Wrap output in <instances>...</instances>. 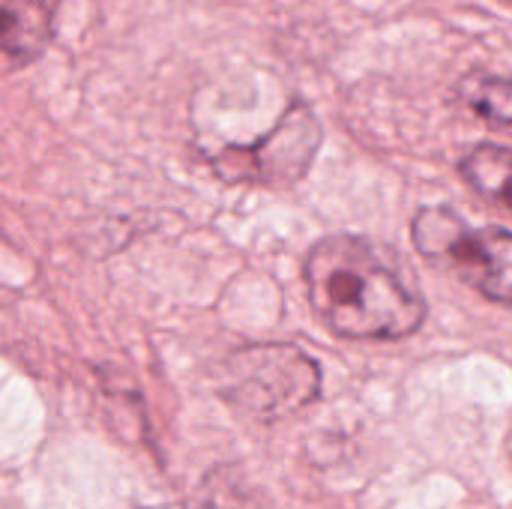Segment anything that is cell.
Here are the masks:
<instances>
[{
	"instance_id": "6da1fadb",
	"label": "cell",
	"mask_w": 512,
	"mask_h": 509,
	"mask_svg": "<svg viewBox=\"0 0 512 509\" xmlns=\"http://www.w3.org/2000/svg\"><path fill=\"white\" fill-rule=\"evenodd\" d=\"M306 288L315 315L345 339H405L426 321V300L402 258L363 237L315 243Z\"/></svg>"
},
{
	"instance_id": "7a4b0ae2",
	"label": "cell",
	"mask_w": 512,
	"mask_h": 509,
	"mask_svg": "<svg viewBox=\"0 0 512 509\" xmlns=\"http://www.w3.org/2000/svg\"><path fill=\"white\" fill-rule=\"evenodd\" d=\"M216 393L243 417L279 420L321 393V369L297 345H249L219 366Z\"/></svg>"
},
{
	"instance_id": "3957f363",
	"label": "cell",
	"mask_w": 512,
	"mask_h": 509,
	"mask_svg": "<svg viewBox=\"0 0 512 509\" xmlns=\"http://www.w3.org/2000/svg\"><path fill=\"white\" fill-rule=\"evenodd\" d=\"M414 243L483 297L495 303L510 300L512 237L507 228H468L453 210L426 207L414 216Z\"/></svg>"
},
{
	"instance_id": "277c9868",
	"label": "cell",
	"mask_w": 512,
	"mask_h": 509,
	"mask_svg": "<svg viewBox=\"0 0 512 509\" xmlns=\"http://www.w3.org/2000/svg\"><path fill=\"white\" fill-rule=\"evenodd\" d=\"M321 147V126L315 114L294 102L273 132H267L252 147H228L213 165L228 180H258L267 186H291L312 165Z\"/></svg>"
},
{
	"instance_id": "5b68a950",
	"label": "cell",
	"mask_w": 512,
	"mask_h": 509,
	"mask_svg": "<svg viewBox=\"0 0 512 509\" xmlns=\"http://www.w3.org/2000/svg\"><path fill=\"white\" fill-rule=\"evenodd\" d=\"M54 12L48 0H0V54L12 66L33 63L51 42Z\"/></svg>"
},
{
	"instance_id": "8992f818",
	"label": "cell",
	"mask_w": 512,
	"mask_h": 509,
	"mask_svg": "<svg viewBox=\"0 0 512 509\" xmlns=\"http://www.w3.org/2000/svg\"><path fill=\"white\" fill-rule=\"evenodd\" d=\"M462 177L486 198L498 204H510V171L512 156L501 144H477L462 159Z\"/></svg>"
},
{
	"instance_id": "52a82bcc",
	"label": "cell",
	"mask_w": 512,
	"mask_h": 509,
	"mask_svg": "<svg viewBox=\"0 0 512 509\" xmlns=\"http://www.w3.org/2000/svg\"><path fill=\"white\" fill-rule=\"evenodd\" d=\"M459 96L468 102V108L486 120L495 129H510L512 120V87L504 75L492 72H471L468 78L459 81Z\"/></svg>"
},
{
	"instance_id": "ba28073f",
	"label": "cell",
	"mask_w": 512,
	"mask_h": 509,
	"mask_svg": "<svg viewBox=\"0 0 512 509\" xmlns=\"http://www.w3.org/2000/svg\"><path fill=\"white\" fill-rule=\"evenodd\" d=\"M156 509H174V507H156Z\"/></svg>"
}]
</instances>
